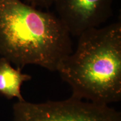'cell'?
I'll use <instances>...</instances> for the list:
<instances>
[{
    "instance_id": "5b68a950",
    "label": "cell",
    "mask_w": 121,
    "mask_h": 121,
    "mask_svg": "<svg viewBox=\"0 0 121 121\" xmlns=\"http://www.w3.org/2000/svg\"><path fill=\"white\" fill-rule=\"evenodd\" d=\"M31 76L22 73V69H15L6 59L0 58V94L8 99L17 98L24 101L21 87L24 82L30 81Z\"/></svg>"
},
{
    "instance_id": "277c9868",
    "label": "cell",
    "mask_w": 121,
    "mask_h": 121,
    "mask_svg": "<svg viewBox=\"0 0 121 121\" xmlns=\"http://www.w3.org/2000/svg\"><path fill=\"white\" fill-rule=\"evenodd\" d=\"M113 0H54L58 17L70 35L99 28L113 15Z\"/></svg>"
},
{
    "instance_id": "8992f818",
    "label": "cell",
    "mask_w": 121,
    "mask_h": 121,
    "mask_svg": "<svg viewBox=\"0 0 121 121\" xmlns=\"http://www.w3.org/2000/svg\"><path fill=\"white\" fill-rule=\"evenodd\" d=\"M24 2L35 8L48 10L53 4L54 0H23Z\"/></svg>"
},
{
    "instance_id": "3957f363",
    "label": "cell",
    "mask_w": 121,
    "mask_h": 121,
    "mask_svg": "<svg viewBox=\"0 0 121 121\" xmlns=\"http://www.w3.org/2000/svg\"><path fill=\"white\" fill-rule=\"evenodd\" d=\"M13 121H121V114L109 105L71 97L42 103L17 101Z\"/></svg>"
},
{
    "instance_id": "7a4b0ae2",
    "label": "cell",
    "mask_w": 121,
    "mask_h": 121,
    "mask_svg": "<svg viewBox=\"0 0 121 121\" xmlns=\"http://www.w3.org/2000/svg\"><path fill=\"white\" fill-rule=\"evenodd\" d=\"M71 97L109 105L121 99V22L91 28L57 71Z\"/></svg>"
},
{
    "instance_id": "6da1fadb",
    "label": "cell",
    "mask_w": 121,
    "mask_h": 121,
    "mask_svg": "<svg viewBox=\"0 0 121 121\" xmlns=\"http://www.w3.org/2000/svg\"><path fill=\"white\" fill-rule=\"evenodd\" d=\"M73 52L71 35L53 13L22 0H0V55L17 68L35 65L50 71Z\"/></svg>"
}]
</instances>
